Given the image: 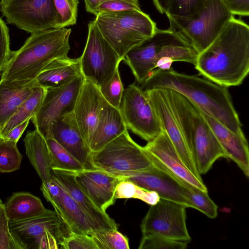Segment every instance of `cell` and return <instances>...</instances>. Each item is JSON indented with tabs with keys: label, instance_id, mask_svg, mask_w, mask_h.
Segmentation results:
<instances>
[{
	"label": "cell",
	"instance_id": "cell-11",
	"mask_svg": "<svg viewBox=\"0 0 249 249\" xmlns=\"http://www.w3.org/2000/svg\"><path fill=\"white\" fill-rule=\"evenodd\" d=\"M7 22L30 33L58 28L53 0H0Z\"/></svg>",
	"mask_w": 249,
	"mask_h": 249
},
{
	"label": "cell",
	"instance_id": "cell-5",
	"mask_svg": "<svg viewBox=\"0 0 249 249\" xmlns=\"http://www.w3.org/2000/svg\"><path fill=\"white\" fill-rule=\"evenodd\" d=\"M196 51L175 32L158 28L152 36L125 55L128 66L138 83L141 84L156 69L168 70L174 62L195 64Z\"/></svg>",
	"mask_w": 249,
	"mask_h": 249
},
{
	"label": "cell",
	"instance_id": "cell-40",
	"mask_svg": "<svg viewBox=\"0 0 249 249\" xmlns=\"http://www.w3.org/2000/svg\"><path fill=\"white\" fill-rule=\"evenodd\" d=\"M60 248L64 249H98L91 235L71 231L63 238Z\"/></svg>",
	"mask_w": 249,
	"mask_h": 249
},
{
	"label": "cell",
	"instance_id": "cell-23",
	"mask_svg": "<svg viewBox=\"0 0 249 249\" xmlns=\"http://www.w3.org/2000/svg\"><path fill=\"white\" fill-rule=\"evenodd\" d=\"M197 107L227 153L228 158L234 161L244 175L249 177V150L248 143L244 133H235L232 132L205 110Z\"/></svg>",
	"mask_w": 249,
	"mask_h": 249
},
{
	"label": "cell",
	"instance_id": "cell-48",
	"mask_svg": "<svg viewBox=\"0 0 249 249\" xmlns=\"http://www.w3.org/2000/svg\"><path fill=\"white\" fill-rule=\"evenodd\" d=\"M1 201V199H0V201Z\"/></svg>",
	"mask_w": 249,
	"mask_h": 249
},
{
	"label": "cell",
	"instance_id": "cell-31",
	"mask_svg": "<svg viewBox=\"0 0 249 249\" xmlns=\"http://www.w3.org/2000/svg\"><path fill=\"white\" fill-rule=\"evenodd\" d=\"M174 177L183 187L193 208L202 212L209 218L214 219L216 217L218 207L210 198L208 192L203 191L180 178Z\"/></svg>",
	"mask_w": 249,
	"mask_h": 249
},
{
	"label": "cell",
	"instance_id": "cell-34",
	"mask_svg": "<svg viewBox=\"0 0 249 249\" xmlns=\"http://www.w3.org/2000/svg\"><path fill=\"white\" fill-rule=\"evenodd\" d=\"M22 158L16 143L3 139L0 142V172L10 173L19 169Z\"/></svg>",
	"mask_w": 249,
	"mask_h": 249
},
{
	"label": "cell",
	"instance_id": "cell-32",
	"mask_svg": "<svg viewBox=\"0 0 249 249\" xmlns=\"http://www.w3.org/2000/svg\"><path fill=\"white\" fill-rule=\"evenodd\" d=\"M115 197L118 198H135L153 205L160 199L157 193L143 188L131 181L123 180L117 185Z\"/></svg>",
	"mask_w": 249,
	"mask_h": 249
},
{
	"label": "cell",
	"instance_id": "cell-16",
	"mask_svg": "<svg viewBox=\"0 0 249 249\" xmlns=\"http://www.w3.org/2000/svg\"><path fill=\"white\" fill-rule=\"evenodd\" d=\"M142 148L152 165L208 192L202 180L195 176L183 164L164 130Z\"/></svg>",
	"mask_w": 249,
	"mask_h": 249
},
{
	"label": "cell",
	"instance_id": "cell-45",
	"mask_svg": "<svg viewBox=\"0 0 249 249\" xmlns=\"http://www.w3.org/2000/svg\"><path fill=\"white\" fill-rule=\"evenodd\" d=\"M111 0H84L87 12L96 15L97 8L102 4Z\"/></svg>",
	"mask_w": 249,
	"mask_h": 249
},
{
	"label": "cell",
	"instance_id": "cell-4",
	"mask_svg": "<svg viewBox=\"0 0 249 249\" xmlns=\"http://www.w3.org/2000/svg\"><path fill=\"white\" fill-rule=\"evenodd\" d=\"M163 89L197 169L205 174L216 160L228 155L197 106L177 91Z\"/></svg>",
	"mask_w": 249,
	"mask_h": 249
},
{
	"label": "cell",
	"instance_id": "cell-41",
	"mask_svg": "<svg viewBox=\"0 0 249 249\" xmlns=\"http://www.w3.org/2000/svg\"><path fill=\"white\" fill-rule=\"evenodd\" d=\"M135 10H142L138 0H111L97 8L95 16L103 13Z\"/></svg>",
	"mask_w": 249,
	"mask_h": 249
},
{
	"label": "cell",
	"instance_id": "cell-35",
	"mask_svg": "<svg viewBox=\"0 0 249 249\" xmlns=\"http://www.w3.org/2000/svg\"><path fill=\"white\" fill-rule=\"evenodd\" d=\"M0 249H28L11 231L4 204L0 201Z\"/></svg>",
	"mask_w": 249,
	"mask_h": 249
},
{
	"label": "cell",
	"instance_id": "cell-19",
	"mask_svg": "<svg viewBox=\"0 0 249 249\" xmlns=\"http://www.w3.org/2000/svg\"><path fill=\"white\" fill-rule=\"evenodd\" d=\"M105 101L99 87L84 78L73 112L81 134L89 147Z\"/></svg>",
	"mask_w": 249,
	"mask_h": 249
},
{
	"label": "cell",
	"instance_id": "cell-42",
	"mask_svg": "<svg viewBox=\"0 0 249 249\" xmlns=\"http://www.w3.org/2000/svg\"><path fill=\"white\" fill-rule=\"evenodd\" d=\"M9 29L0 18V73L4 69L11 55Z\"/></svg>",
	"mask_w": 249,
	"mask_h": 249
},
{
	"label": "cell",
	"instance_id": "cell-2",
	"mask_svg": "<svg viewBox=\"0 0 249 249\" xmlns=\"http://www.w3.org/2000/svg\"><path fill=\"white\" fill-rule=\"evenodd\" d=\"M140 87L144 91L158 88L175 90L230 130L235 133H243L238 114L226 87L205 78L178 72L172 68L154 70Z\"/></svg>",
	"mask_w": 249,
	"mask_h": 249
},
{
	"label": "cell",
	"instance_id": "cell-47",
	"mask_svg": "<svg viewBox=\"0 0 249 249\" xmlns=\"http://www.w3.org/2000/svg\"><path fill=\"white\" fill-rule=\"evenodd\" d=\"M2 140H3V138L0 134V142H1Z\"/></svg>",
	"mask_w": 249,
	"mask_h": 249
},
{
	"label": "cell",
	"instance_id": "cell-6",
	"mask_svg": "<svg viewBox=\"0 0 249 249\" xmlns=\"http://www.w3.org/2000/svg\"><path fill=\"white\" fill-rule=\"evenodd\" d=\"M94 21L122 60L128 51L152 36L157 29L156 23L142 10L101 14Z\"/></svg>",
	"mask_w": 249,
	"mask_h": 249
},
{
	"label": "cell",
	"instance_id": "cell-8",
	"mask_svg": "<svg viewBox=\"0 0 249 249\" xmlns=\"http://www.w3.org/2000/svg\"><path fill=\"white\" fill-rule=\"evenodd\" d=\"M90 159L94 168L121 179L153 165L142 147L133 140L127 130L99 150L91 152Z\"/></svg>",
	"mask_w": 249,
	"mask_h": 249
},
{
	"label": "cell",
	"instance_id": "cell-17",
	"mask_svg": "<svg viewBox=\"0 0 249 249\" xmlns=\"http://www.w3.org/2000/svg\"><path fill=\"white\" fill-rule=\"evenodd\" d=\"M164 130L187 168L197 178L202 180L187 146L165 93L163 88L145 91Z\"/></svg>",
	"mask_w": 249,
	"mask_h": 249
},
{
	"label": "cell",
	"instance_id": "cell-26",
	"mask_svg": "<svg viewBox=\"0 0 249 249\" xmlns=\"http://www.w3.org/2000/svg\"><path fill=\"white\" fill-rule=\"evenodd\" d=\"M26 154L42 182L51 178L49 149L45 138L36 129L28 131L23 140Z\"/></svg>",
	"mask_w": 249,
	"mask_h": 249
},
{
	"label": "cell",
	"instance_id": "cell-9",
	"mask_svg": "<svg viewBox=\"0 0 249 249\" xmlns=\"http://www.w3.org/2000/svg\"><path fill=\"white\" fill-rule=\"evenodd\" d=\"M88 27L86 45L79 57L81 73L100 87L112 77L122 60L102 36L94 20Z\"/></svg>",
	"mask_w": 249,
	"mask_h": 249
},
{
	"label": "cell",
	"instance_id": "cell-12",
	"mask_svg": "<svg viewBox=\"0 0 249 249\" xmlns=\"http://www.w3.org/2000/svg\"><path fill=\"white\" fill-rule=\"evenodd\" d=\"M119 109L127 129L147 142L162 130L145 91L140 86L132 84L124 89Z\"/></svg>",
	"mask_w": 249,
	"mask_h": 249
},
{
	"label": "cell",
	"instance_id": "cell-21",
	"mask_svg": "<svg viewBox=\"0 0 249 249\" xmlns=\"http://www.w3.org/2000/svg\"><path fill=\"white\" fill-rule=\"evenodd\" d=\"M74 173L79 186L99 209L106 212L115 203V190L122 181L120 178L96 168Z\"/></svg>",
	"mask_w": 249,
	"mask_h": 249
},
{
	"label": "cell",
	"instance_id": "cell-38",
	"mask_svg": "<svg viewBox=\"0 0 249 249\" xmlns=\"http://www.w3.org/2000/svg\"><path fill=\"white\" fill-rule=\"evenodd\" d=\"M53 1L58 16V28L76 24L79 0H53Z\"/></svg>",
	"mask_w": 249,
	"mask_h": 249
},
{
	"label": "cell",
	"instance_id": "cell-20",
	"mask_svg": "<svg viewBox=\"0 0 249 249\" xmlns=\"http://www.w3.org/2000/svg\"><path fill=\"white\" fill-rule=\"evenodd\" d=\"M46 138L56 141L85 168H94L90 162L91 152L81 134L73 112L54 120L50 125Z\"/></svg>",
	"mask_w": 249,
	"mask_h": 249
},
{
	"label": "cell",
	"instance_id": "cell-28",
	"mask_svg": "<svg viewBox=\"0 0 249 249\" xmlns=\"http://www.w3.org/2000/svg\"><path fill=\"white\" fill-rule=\"evenodd\" d=\"M4 207L9 222L31 218L47 210L40 198L28 192L13 194Z\"/></svg>",
	"mask_w": 249,
	"mask_h": 249
},
{
	"label": "cell",
	"instance_id": "cell-37",
	"mask_svg": "<svg viewBox=\"0 0 249 249\" xmlns=\"http://www.w3.org/2000/svg\"><path fill=\"white\" fill-rule=\"evenodd\" d=\"M208 0H170L166 15L190 18L198 13Z\"/></svg>",
	"mask_w": 249,
	"mask_h": 249
},
{
	"label": "cell",
	"instance_id": "cell-44",
	"mask_svg": "<svg viewBox=\"0 0 249 249\" xmlns=\"http://www.w3.org/2000/svg\"><path fill=\"white\" fill-rule=\"evenodd\" d=\"M30 120H27L13 128L3 138V139L17 143L27 127Z\"/></svg>",
	"mask_w": 249,
	"mask_h": 249
},
{
	"label": "cell",
	"instance_id": "cell-27",
	"mask_svg": "<svg viewBox=\"0 0 249 249\" xmlns=\"http://www.w3.org/2000/svg\"><path fill=\"white\" fill-rule=\"evenodd\" d=\"M37 86L35 80L18 86L0 81V130Z\"/></svg>",
	"mask_w": 249,
	"mask_h": 249
},
{
	"label": "cell",
	"instance_id": "cell-13",
	"mask_svg": "<svg viewBox=\"0 0 249 249\" xmlns=\"http://www.w3.org/2000/svg\"><path fill=\"white\" fill-rule=\"evenodd\" d=\"M186 208L173 201L160 198L151 205L141 224L142 234H154L189 243L191 238L186 226Z\"/></svg>",
	"mask_w": 249,
	"mask_h": 249
},
{
	"label": "cell",
	"instance_id": "cell-25",
	"mask_svg": "<svg viewBox=\"0 0 249 249\" xmlns=\"http://www.w3.org/2000/svg\"><path fill=\"white\" fill-rule=\"evenodd\" d=\"M81 73L79 58L68 56L55 59L48 64L35 79L37 86L56 88L70 82Z\"/></svg>",
	"mask_w": 249,
	"mask_h": 249
},
{
	"label": "cell",
	"instance_id": "cell-14",
	"mask_svg": "<svg viewBox=\"0 0 249 249\" xmlns=\"http://www.w3.org/2000/svg\"><path fill=\"white\" fill-rule=\"evenodd\" d=\"M84 79L80 74L63 85L47 89L39 110L31 119L36 129L45 138L54 120L73 111Z\"/></svg>",
	"mask_w": 249,
	"mask_h": 249
},
{
	"label": "cell",
	"instance_id": "cell-22",
	"mask_svg": "<svg viewBox=\"0 0 249 249\" xmlns=\"http://www.w3.org/2000/svg\"><path fill=\"white\" fill-rule=\"evenodd\" d=\"M51 174L80 207L98 231L118 230V224L106 213L99 209L78 184L74 172L52 169Z\"/></svg>",
	"mask_w": 249,
	"mask_h": 249
},
{
	"label": "cell",
	"instance_id": "cell-1",
	"mask_svg": "<svg viewBox=\"0 0 249 249\" xmlns=\"http://www.w3.org/2000/svg\"><path fill=\"white\" fill-rule=\"evenodd\" d=\"M199 75L221 86H239L249 72V27L233 17L194 64Z\"/></svg>",
	"mask_w": 249,
	"mask_h": 249
},
{
	"label": "cell",
	"instance_id": "cell-24",
	"mask_svg": "<svg viewBox=\"0 0 249 249\" xmlns=\"http://www.w3.org/2000/svg\"><path fill=\"white\" fill-rule=\"evenodd\" d=\"M127 130L120 109L112 106L105 100L89 145L90 152L99 150Z\"/></svg>",
	"mask_w": 249,
	"mask_h": 249
},
{
	"label": "cell",
	"instance_id": "cell-30",
	"mask_svg": "<svg viewBox=\"0 0 249 249\" xmlns=\"http://www.w3.org/2000/svg\"><path fill=\"white\" fill-rule=\"evenodd\" d=\"M45 139L49 149L52 169L75 172L86 169L54 139Z\"/></svg>",
	"mask_w": 249,
	"mask_h": 249
},
{
	"label": "cell",
	"instance_id": "cell-29",
	"mask_svg": "<svg viewBox=\"0 0 249 249\" xmlns=\"http://www.w3.org/2000/svg\"><path fill=\"white\" fill-rule=\"evenodd\" d=\"M47 89L37 86L0 130L2 138L13 128L27 120H31L39 110Z\"/></svg>",
	"mask_w": 249,
	"mask_h": 249
},
{
	"label": "cell",
	"instance_id": "cell-18",
	"mask_svg": "<svg viewBox=\"0 0 249 249\" xmlns=\"http://www.w3.org/2000/svg\"><path fill=\"white\" fill-rule=\"evenodd\" d=\"M121 179L131 181L143 188L156 192L160 198L193 208L181 184L172 175L153 165L147 169L123 177Z\"/></svg>",
	"mask_w": 249,
	"mask_h": 249
},
{
	"label": "cell",
	"instance_id": "cell-33",
	"mask_svg": "<svg viewBox=\"0 0 249 249\" xmlns=\"http://www.w3.org/2000/svg\"><path fill=\"white\" fill-rule=\"evenodd\" d=\"M91 236L98 249H129L128 239L118 230L93 232Z\"/></svg>",
	"mask_w": 249,
	"mask_h": 249
},
{
	"label": "cell",
	"instance_id": "cell-39",
	"mask_svg": "<svg viewBox=\"0 0 249 249\" xmlns=\"http://www.w3.org/2000/svg\"><path fill=\"white\" fill-rule=\"evenodd\" d=\"M188 243L171 239L160 235L142 234L139 249H184Z\"/></svg>",
	"mask_w": 249,
	"mask_h": 249
},
{
	"label": "cell",
	"instance_id": "cell-3",
	"mask_svg": "<svg viewBox=\"0 0 249 249\" xmlns=\"http://www.w3.org/2000/svg\"><path fill=\"white\" fill-rule=\"evenodd\" d=\"M71 28H53L32 33L22 46L12 51L0 80L23 86L34 80L53 60L68 56Z\"/></svg>",
	"mask_w": 249,
	"mask_h": 249
},
{
	"label": "cell",
	"instance_id": "cell-43",
	"mask_svg": "<svg viewBox=\"0 0 249 249\" xmlns=\"http://www.w3.org/2000/svg\"><path fill=\"white\" fill-rule=\"evenodd\" d=\"M228 10L233 16H249V0H222Z\"/></svg>",
	"mask_w": 249,
	"mask_h": 249
},
{
	"label": "cell",
	"instance_id": "cell-46",
	"mask_svg": "<svg viewBox=\"0 0 249 249\" xmlns=\"http://www.w3.org/2000/svg\"><path fill=\"white\" fill-rule=\"evenodd\" d=\"M157 10L161 14L166 13L168 10L170 0H152Z\"/></svg>",
	"mask_w": 249,
	"mask_h": 249
},
{
	"label": "cell",
	"instance_id": "cell-36",
	"mask_svg": "<svg viewBox=\"0 0 249 249\" xmlns=\"http://www.w3.org/2000/svg\"><path fill=\"white\" fill-rule=\"evenodd\" d=\"M99 88L107 102L112 106L119 109L124 89L119 68L116 69L112 77Z\"/></svg>",
	"mask_w": 249,
	"mask_h": 249
},
{
	"label": "cell",
	"instance_id": "cell-10",
	"mask_svg": "<svg viewBox=\"0 0 249 249\" xmlns=\"http://www.w3.org/2000/svg\"><path fill=\"white\" fill-rule=\"evenodd\" d=\"M9 226L28 249H58L63 238L70 231L56 212L48 209L31 218L9 222Z\"/></svg>",
	"mask_w": 249,
	"mask_h": 249
},
{
	"label": "cell",
	"instance_id": "cell-15",
	"mask_svg": "<svg viewBox=\"0 0 249 249\" xmlns=\"http://www.w3.org/2000/svg\"><path fill=\"white\" fill-rule=\"evenodd\" d=\"M40 190L70 231L91 235L98 230L80 207L51 174L50 180L42 182Z\"/></svg>",
	"mask_w": 249,
	"mask_h": 249
},
{
	"label": "cell",
	"instance_id": "cell-7",
	"mask_svg": "<svg viewBox=\"0 0 249 249\" xmlns=\"http://www.w3.org/2000/svg\"><path fill=\"white\" fill-rule=\"evenodd\" d=\"M168 29L175 32L199 53L215 39L234 17L222 0H208L203 8L190 18L166 15Z\"/></svg>",
	"mask_w": 249,
	"mask_h": 249
}]
</instances>
